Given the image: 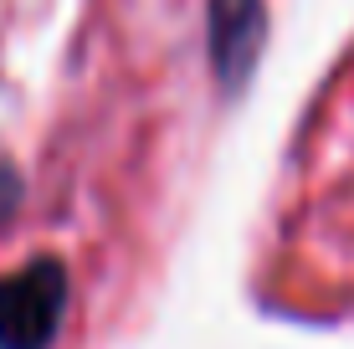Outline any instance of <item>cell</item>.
I'll return each instance as SVG.
<instances>
[{
	"mask_svg": "<svg viewBox=\"0 0 354 349\" xmlns=\"http://www.w3.org/2000/svg\"><path fill=\"white\" fill-rule=\"evenodd\" d=\"M72 308L62 257H31L0 278V349H57Z\"/></svg>",
	"mask_w": 354,
	"mask_h": 349,
	"instance_id": "obj_1",
	"label": "cell"
},
{
	"mask_svg": "<svg viewBox=\"0 0 354 349\" xmlns=\"http://www.w3.org/2000/svg\"><path fill=\"white\" fill-rule=\"evenodd\" d=\"M262 41H267L262 0H216L211 6V62H216V77L226 88L247 82Z\"/></svg>",
	"mask_w": 354,
	"mask_h": 349,
	"instance_id": "obj_2",
	"label": "cell"
},
{
	"mask_svg": "<svg viewBox=\"0 0 354 349\" xmlns=\"http://www.w3.org/2000/svg\"><path fill=\"white\" fill-rule=\"evenodd\" d=\"M16 200H21V185H16V175L0 164V221H6L10 211H16Z\"/></svg>",
	"mask_w": 354,
	"mask_h": 349,
	"instance_id": "obj_3",
	"label": "cell"
}]
</instances>
